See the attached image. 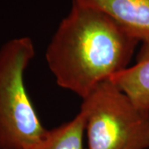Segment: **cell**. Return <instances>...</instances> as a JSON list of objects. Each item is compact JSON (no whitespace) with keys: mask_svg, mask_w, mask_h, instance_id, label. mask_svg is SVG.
Masks as SVG:
<instances>
[{"mask_svg":"<svg viewBox=\"0 0 149 149\" xmlns=\"http://www.w3.org/2000/svg\"><path fill=\"white\" fill-rule=\"evenodd\" d=\"M0 149H1V148H0Z\"/></svg>","mask_w":149,"mask_h":149,"instance_id":"7","label":"cell"},{"mask_svg":"<svg viewBox=\"0 0 149 149\" xmlns=\"http://www.w3.org/2000/svg\"><path fill=\"white\" fill-rule=\"evenodd\" d=\"M110 80L139 109L149 112V44H142L135 64Z\"/></svg>","mask_w":149,"mask_h":149,"instance_id":"5","label":"cell"},{"mask_svg":"<svg viewBox=\"0 0 149 149\" xmlns=\"http://www.w3.org/2000/svg\"><path fill=\"white\" fill-rule=\"evenodd\" d=\"M89 149H148L149 112L109 80L82 99Z\"/></svg>","mask_w":149,"mask_h":149,"instance_id":"3","label":"cell"},{"mask_svg":"<svg viewBox=\"0 0 149 149\" xmlns=\"http://www.w3.org/2000/svg\"><path fill=\"white\" fill-rule=\"evenodd\" d=\"M85 135V116L80 111L69 122L48 129L40 142L27 149H84Z\"/></svg>","mask_w":149,"mask_h":149,"instance_id":"6","label":"cell"},{"mask_svg":"<svg viewBox=\"0 0 149 149\" xmlns=\"http://www.w3.org/2000/svg\"><path fill=\"white\" fill-rule=\"evenodd\" d=\"M101 11L142 44H149V0H72Z\"/></svg>","mask_w":149,"mask_h":149,"instance_id":"4","label":"cell"},{"mask_svg":"<svg viewBox=\"0 0 149 149\" xmlns=\"http://www.w3.org/2000/svg\"><path fill=\"white\" fill-rule=\"evenodd\" d=\"M28 37H16L0 47V148L27 149L45 137V128L24 82L35 56Z\"/></svg>","mask_w":149,"mask_h":149,"instance_id":"2","label":"cell"},{"mask_svg":"<svg viewBox=\"0 0 149 149\" xmlns=\"http://www.w3.org/2000/svg\"><path fill=\"white\" fill-rule=\"evenodd\" d=\"M139 43L101 11L72 1L45 56L57 85L84 99L128 68Z\"/></svg>","mask_w":149,"mask_h":149,"instance_id":"1","label":"cell"}]
</instances>
